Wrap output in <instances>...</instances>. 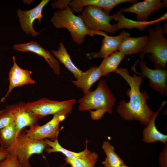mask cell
<instances>
[{
    "label": "cell",
    "instance_id": "obj_1",
    "mask_svg": "<svg viewBox=\"0 0 167 167\" xmlns=\"http://www.w3.org/2000/svg\"><path fill=\"white\" fill-rule=\"evenodd\" d=\"M132 69L135 72L133 75L130 74L126 68H119L114 72L123 78L130 87L126 92L129 101L126 102L124 99L122 100L117 107V111L122 119L136 120L142 125L146 126L155 112L147 104V101L149 98L147 92L145 91L141 92L140 91L143 77L137 75L135 67L133 66Z\"/></svg>",
    "mask_w": 167,
    "mask_h": 167
},
{
    "label": "cell",
    "instance_id": "obj_2",
    "mask_svg": "<svg viewBox=\"0 0 167 167\" xmlns=\"http://www.w3.org/2000/svg\"><path fill=\"white\" fill-rule=\"evenodd\" d=\"M116 101L106 81L102 79L96 89L89 90L79 100V109L81 112L89 110L92 119L97 120L106 112L112 113Z\"/></svg>",
    "mask_w": 167,
    "mask_h": 167
},
{
    "label": "cell",
    "instance_id": "obj_3",
    "mask_svg": "<svg viewBox=\"0 0 167 167\" xmlns=\"http://www.w3.org/2000/svg\"><path fill=\"white\" fill-rule=\"evenodd\" d=\"M50 22L56 28L67 29L69 31L73 41L79 45L83 43L86 35L103 36L105 33L102 32L88 30L81 19L79 15L76 16L74 14L69 6L65 10L54 12Z\"/></svg>",
    "mask_w": 167,
    "mask_h": 167
},
{
    "label": "cell",
    "instance_id": "obj_4",
    "mask_svg": "<svg viewBox=\"0 0 167 167\" xmlns=\"http://www.w3.org/2000/svg\"><path fill=\"white\" fill-rule=\"evenodd\" d=\"M148 41L143 50L139 53L140 59L146 53L148 58L154 63L155 68L166 69L167 40L164 35L165 33L162 26L158 25L148 30Z\"/></svg>",
    "mask_w": 167,
    "mask_h": 167
},
{
    "label": "cell",
    "instance_id": "obj_5",
    "mask_svg": "<svg viewBox=\"0 0 167 167\" xmlns=\"http://www.w3.org/2000/svg\"><path fill=\"white\" fill-rule=\"evenodd\" d=\"M49 147L45 139L37 140L27 136L25 132L18 135L14 143L6 149L9 154L17 158L24 167H32L29 162L34 154H40Z\"/></svg>",
    "mask_w": 167,
    "mask_h": 167
},
{
    "label": "cell",
    "instance_id": "obj_6",
    "mask_svg": "<svg viewBox=\"0 0 167 167\" xmlns=\"http://www.w3.org/2000/svg\"><path fill=\"white\" fill-rule=\"evenodd\" d=\"M79 16L86 28L90 31L116 33V30L110 23L113 19L112 15L106 14L100 7L90 5L85 6Z\"/></svg>",
    "mask_w": 167,
    "mask_h": 167
},
{
    "label": "cell",
    "instance_id": "obj_7",
    "mask_svg": "<svg viewBox=\"0 0 167 167\" xmlns=\"http://www.w3.org/2000/svg\"><path fill=\"white\" fill-rule=\"evenodd\" d=\"M75 102L74 99L58 101L43 98L36 101L25 103V107L40 119L61 112H71Z\"/></svg>",
    "mask_w": 167,
    "mask_h": 167
},
{
    "label": "cell",
    "instance_id": "obj_8",
    "mask_svg": "<svg viewBox=\"0 0 167 167\" xmlns=\"http://www.w3.org/2000/svg\"><path fill=\"white\" fill-rule=\"evenodd\" d=\"M69 111H64L53 115L52 118L42 126L39 125L29 127L25 131L26 135L31 138L41 140L49 139L54 141L58 139L60 131L62 128L59 127L60 122L63 121L66 115L71 113Z\"/></svg>",
    "mask_w": 167,
    "mask_h": 167
},
{
    "label": "cell",
    "instance_id": "obj_9",
    "mask_svg": "<svg viewBox=\"0 0 167 167\" xmlns=\"http://www.w3.org/2000/svg\"><path fill=\"white\" fill-rule=\"evenodd\" d=\"M141 72L136 73L141 77H146L149 80L150 86L155 91L159 92L163 96L167 94V71L166 69L155 68L148 67L143 59L139 62Z\"/></svg>",
    "mask_w": 167,
    "mask_h": 167
},
{
    "label": "cell",
    "instance_id": "obj_10",
    "mask_svg": "<svg viewBox=\"0 0 167 167\" xmlns=\"http://www.w3.org/2000/svg\"><path fill=\"white\" fill-rule=\"evenodd\" d=\"M49 1V0H42L36 6L29 10L23 11L20 9H18L17 15L21 28L26 34L33 37L39 35V33L34 29L33 24L36 19L39 23H41V19L43 17V9Z\"/></svg>",
    "mask_w": 167,
    "mask_h": 167
},
{
    "label": "cell",
    "instance_id": "obj_11",
    "mask_svg": "<svg viewBox=\"0 0 167 167\" xmlns=\"http://www.w3.org/2000/svg\"><path fill=\"white\" fill-rule=\"evenodd\" d=\"M167 6V1L145 0L133 4L126 8H122L119 11L121 12H130L136 15L137 21H147L150 15L157 10Z\"/></svg>",
    "mask_w": 167,
    "mask_h": 167
},
{
    "label": "cell",
    "instance_id": "obj_12",
    "mask_svg": "<svg viewBox=\"0 0 167 167\" xmlns=\"http://www.w3.org/2000/svg\"><path fill=\"white\" fill-rule=\"evenodd\" d=\"M12 59L13 64L8 74L9 83L8 89L5 96L1 99L0 102H3L15 88L35 83V82L31 77L32 71L23 69L19 67L16 62L14 56L13 57Z\"/></svg>",
    "mask_w": 167,
    "mask_h": 167
},
{
    "label": "cell",
    "instance_id": "obj_13",
    "mask_svg": "<svg viewBox=\"0 0 167 167\" xmlns=\"http://www.w3.org/2000/svg\"><path fill=\"white\" fill-rule=\"evenodd\" d=\"M130 34L125 30H122L120 34L117 36H112L105 33L103 36L101 45L100 50L97 52L87 54V56L91 55L93 58H104L111 54L118 51L121 43L125 39L130 37Z\"/></svg>",
    "mask_w": 167,
    "mask_h": 167
},
{
    "label": "cell",
    "instance_id": "obj_14",
    "mask_svg": "<svg viewBox=\"0 0 167 167\" xmlns=\"http://www.w3.org/2000/svg\"><path fill=\"white\" fill-rule=\"evenodd\" d=\"M136 0H73L70 2L69 6L73 12L79 13L83 8L87 6L100 7L109 15L111 11L116 6L124 2L132 4L136 2Z\"/></svg>",
    "mask_w": 167,
    "mask_h": 167
},
{
    "label": "cell",
    "instance_id": "obj_15",
    "mask_svg": "<svg viewBox=\"0 0 167 167\" xmlns=\"http://www.w3.org/2000/svg\"><path fill=\"white\" fill-rule=\"evenodd\" d=\"M14 49L23 52H30L43 57L53 69L55 74H60V66L57 60L49 52L36 42L31 41L24 44H15Z\"/></svg>",
    "mask_w": 167,
    "mask_h": 167
},
{
    "label": "cell",
    "instance_id": "obj_16",
    "mask_svg": "<svg viewBox=\"0 0 167 167\" xmlns=\"http://www.w3.org/2000/svg\"><path fill=\"white\" fill-rule=\"evenodd\" d=\"M111 15L113 19L117 21L116 24H112L117 32L124 28H136L141 31H143L149 26L165 20L167 18V13L156 19L146 22L135 21L128 19L126 18L122 13L119 11Z\"/></svg>",
    "mask_w": 167,
    "mask_h": 167
},
{
    "label": "cell",
    "instance_id": "obj_17",
    "mask_svg": "<svg viewBox=\"0 0 167 167\" xmlns=\"http://www.w3.org/2000/svg\"><path fill=\"white\" fill-rule=\"evenodd\" d=\"M164 101L160 108L155 112L154 116L150 121L148 124L143 130V141L147 143H152L160 141L165 145L167 144V135L160 132L157 129L155 124L156 117L162 108L166 104Z\"/></svg>",
    "mask_w": 167,
    "mask_h": 167
},
{
    "label": "cell",
    "instance_id": "obj_18",
    "mask_svg": "<svg viewBox=\"0 0 167 167\" xmlns=\"http://www.w3.org/2000/svg\"><path fill=\"white\" fill-rule=\"evenodd\" d=\"M25 103L21 102L15 121L17 137L25 127L39 125V118L26 107Z\"/></svg>",
    "mask_w": 167,
    "mask_h": 167
},
{
    "label": "cell",
    "instance_id": "obj_19",
    "mask_svg": "<svg viewBox=\"0 0 167 167\" xmlns=\"http://www.w3.org/2000/svg\"><path fill=\"white\" fill-rule=\"evenodd\" d=\"M102 76L98 66L90 67L85 72H83L80 77L72 82L78 88L81 89L84 94L89 90L92 86Z\"/></svg>",
    "mask_w": 167,
    "mask_h": 167
},
{
    "label": "cell",
    "instance_id": "obj_20",
    "mask_svg": "<svg viewBox=\"0 0 167 167\" xmlns=\"http://www.w3.org/2000/svg\"><path fill=\"white\" fill-rule=\"evenodd\" d=\"M148 36L138 37H129L124 39L121 43L118 51L125 55L140 53L148 43Z\"/></svg>",
    "mask_w": 167,
    "mask_h": 167
},
{
    "label": "cell",
    "instance_id": "obj_21",
    "mask_svg": "<svg viewBox=\"0 0 167 167\" xmlns=\"http://www.w3.org/2000/svg\"><path fill=\"white\" fill-rule=\"evenodd\" d=\"M51 52L65 67L72 73L76 79L80 77L83 71L77 68L73 62L62 42L59 44L58 50H52Z\"/></svg>",
    "mask_w": 167,
    "mask_h": 167
},
{
    "label": "cell",
    "instance_id": "obj_22",
    "mask_svg": "<svg viewBox=\"0 0 167 167\" xmlns=\"http://www.w3.org/2000/svg\"><path fill=\"white\" fill-rule=\"evenodd\" d=\"M125 55L121 52L117 51L104 58L98 66L102 76H105L111 72H115Z\"/></svg>",
    "mask_w": 167,
    "mask_h": 167
},
{
    "label": "cell",
    "instance_id": "obj_23",
    "mask_svg": "<svg viewBox=\"0 0 167 167\" xmlns=\"http://www.w3.org/2000/svg\"><path fill=\"white\" fill-rule=\"evenodd\" d=\"M98 158L97 153L89 150L81 156L73 159L66 157L64 159L66 161V164H69L70 167H94Z\"/></svg>",
    "mask_w": 167,
    "mask_h": 167
},
{
    "label": "cell",
    "instance_id": "obj_24",
    "mask_svg": "<svg viewBox=\"0 0 167 167\" xmlns=\"http://www.w3.org/2000/svg\"><path fill=\"white\" fill-rule=\"evenodd\" d=\"M106 157L102 163L104 167H119L124 164L122 159L115 152L114 147L108 141H104L102 146Z\"/></svg>",
    "mask_w": 167,
    "mask_h": 167
},
{
    "label": "cell",
    "instance_id": "obj_25",
    "mask_svg": "<svg viewBox=\"0 0 167 167\" xmlns=\"http://www.w3.org/2000/svg\"><path fill=\"white\" fill-rule=\"evenodd\" d=\"M46 143L49 146L45 151L48 154L54 152H60L64 154L66 157L69 159H73L76 158L85 154L89 150L87 148L88 141H86V148L84 150L79 152H75L68 150L63 148L59 143L58 139L54 141H52L49 139H44Z\"/></svg>",
    "mask_w": 167,
    "mask_h": 167
},
{
    "label": "cell",
    "instance_id": "obj_26",
    "mask_svg": "<svg viewBox=\"0 0 167 167\" xmlns=\"http://www.w3.org/2000/svg\"><path fill=\"white\" fill-rule=\"evenodd\" d=\"M21 104L8 105L0 110V129L15 122Z\"/></svg>",
    "mask_w": 167,
    "mask_h": 167
},
{
    "label": "cell",
    "instance_id": "obj_27",
    "mask_svg": "<svg viewBox=\"0 0 167 167\" xmlns=\"http://www.w3.org/2000/svg\"><path fill=\"white\" fill-rule=\"evenodd\" d=\"M16 138L14 122L0 129V147L7 149L14 143Z\"/></svg>",
    "mask_w": 167,
    "mask_h": 167
},
{
    "label": "cell",
    "instance_id": "obj_28",
    "mask_svg": "<svg viewBox=\"0 0 167 167\" xmlns=\"http://www.w3.org/2000/svg\"><path fill=\"white\" fill-rule=\"evenodd\" d=\"M0 167H24L15 156L9 154L6 157L0 161Z\"/></svg>",
    "mask_w": 167,
    "mask_h": 167
},
{
    "label": "cell",
    "instance_id": "obj_29",
    "mask_svg": "<svg viewBox=\"0 0 167 167\" xmlns=\"http://www.w3.org/2000/svg\"><path fill=\"white\" fill-rule=\"evenodd\" d=\"M71 1V0H54L51 6L53 8H57L60 9V10H64L69 6Z\"/></svg>",
    "mask_w": 167,
    "mask_h": 167
},
{
    "label": "cell",
    "instance_id": "obj_30",
    "mask_svg": "<svg viewBox=\"0 0 167 167\" xmlns=\"http://www.w3.org/2000/svg\"><path fill=\"white\" fill-rule=\"evenodd\" d=\"M159 162L161 167H167V145L165 144L160 154Z\"/></svg>",
    "mask_w": 167,
    "mask_h": 167
},
{
    "label": "cell",
    "instance_id": "obj_31",
    "mask_svg": "<svg viewBox=\"0 0 167 167\" xmlns=\"http://www.w3.org/2000/svg\"><path fill=\"white\" fill-rule=\"evenodd\" d=\"M9 154L6 149L0 147V161L5 159Z\"/></svg>",
    "mask_w": 167,
    "mask_h": 167
},
{
    "label": "cell",
    "instance_id": "obj_32",
    "mask_svg": "<svg viewBox=\"0 0 167 167\" xmlns=\"http://www.w3.org/2000/svg\"><path fill=\"white\" fill-rule=\"evenodd\" d=\"M119 167H132L131 166H127L125 164L121 165Z\"/></svg>",
    "mask_w": 167,
    "mask_h": 167
}]
</instances>
